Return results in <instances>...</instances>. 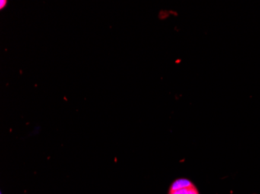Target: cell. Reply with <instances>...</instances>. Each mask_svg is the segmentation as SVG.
Returning <instances> with one entry per match:
<instances>
[{"mask_svg": "<svg viewBox=\"0 0 260 194\" xmlns=\"http://www.w3.org/2000/svg\"><path fill=\"white\" fill-rule=\"evenodd\" d=\"M7 1H0V9H1V10H3V9H4V5H7Z\"/></svg>", "mask_w": 260, "mask_h": 194, "instance_id": "7a4b0ae2", "label": "cell"}, {"mask_svg": "<svg viewBox=\"0 0 260 194\" xmlns=\"http://www.w3.org/2000/svg\"><path fill=\"white\" fill-rule=\"evenodd\" d=\"M169 194H199V192L191 181L186 179H179L172 183Z\"/></svg>", "mask_w": 260, "mask_h": 194, "instance_id": "6da1fadb", "label": "cell"}]
</instances>
